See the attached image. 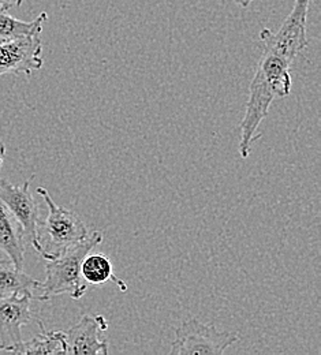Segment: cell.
I'll return each mask as SVG.
<instances>
[{"label": "cell", "instance_id": "1", "mask_svg": "<svg viewBox=\"0 0 321 355\" xmlns=\"http://www.w3.org/2000/svg\"><path fill=\"white\" fill-rule=\"evenodd\" d=\"M309 4L311 0H294L293 10L276 33L270 29H263L260 33L264 51L249 87V100L241 122L239 155L242 159L249 157L253 142L260 137L257 130L274 100L286 97L291 92L290 67L308 45Z\"/></svg>", "mask_w": 321, "mask_h": 355}, {"label": "cell", "instance_id": "7", "mask_svg": "<svg viewBox=\"0 0 321 355\" xmlns=\"http://www.w3.org/2000/svg\"><path fill=\"white\" fill-rule=\"evenodd\" d=\"M35 295H10L0 298V345L3 352L8 353L10 349L22 340L21 328L29 325L36 314L32 309Z\"/></svg>", "mask_w": 321, "mask_h": 355}, {"label": "cell", "instance_id": "10", "mask_svg": "<svg viewBox=\"0 0 321 355\" xmlns=\"http://www.w3.org/2000/svg\"><path fill=\"white\" fill-rule=\"evenodd\" d=\"M40 286L42 282L26 275L24 269L17 268L10 259L0 260V298L14 294L33 295Z\"/></svg>", "mask_w": 321, "mask_h": 355}, {"label": "cell", "instance_id": "5", "mask_svg": "<svg viewBox=\"0 0 321 355\" xmlns=\"http://www.w3.org/2000/svg\"><path fill=\"white\" fill-rule=\"evenodd\" d=\"M33 178L26 179L21 186H15L6 179H0V201L19 223L25 242H29L36 250L40 208L31 191V182Z\"/></svg>", "mask_w": 321, "mask_h": 355}, {"label": "cell", "instance_id": "11", "mask_svg": "<svg viewBox=\"0 0 321 355\" xmlns=\"http://www.w3.org/2000/svg\"><path fill=\"white\" fill-rule=\"evenodd\" d=\"M42 334L28 342H19L12 346L8 353L12 354L37 355V354H66V340L64 332L53 331L46 332L43 322L39 324Z\"/></svg>", "mask_w": 321, "mask_h": 355}, {"label": "cell", "instance_id": "15", "mask_svg": "<svg viewBox=\"0 0 321 355\" xmlns=\"http://www.w3.org/2000/svg\"><path fill=\"white\" fill-rule=\"evenodd\" d=\"M4 156H6V146L3 144V141L0 139V173H1V167H3V162H4Z\"/></svg>", "mask_w": 321, "mask_h": 355}, {"label": "cell", "instance_id": "14", "mask_svg": "<svg viewBox=\"0 0 321 355\" xmlns=\"http://www.w3.org/2000/svg\"><path fill=\"white\" fill-rule=\"evenodd\" d=\"M24 0H0V12H6L14 7L22 4Z\"/></svg>", "mask_w": 321, "mask_h": 355}, {"label": "cell", "instance_id": "13", "mask_svg": "<svg viewBox=\"0 0 321 355\" xmlns=\"http://www.w3.org/2000/svg\"><path fill=\"white\" fill-rule=\"evenodd\" d=\"M46 21V12H42L36 19L31 22H25L11 15H7L6 12H0V43H6L25 36L42 35Z\"/></svg>", "mask_w": 321, "mask_h": 355}, {"label": "cell", "instance_id": "4", "mask_svg": "<svg viewBox=\"0 0 321 355\" xmlns=\"http://www.w3.org/2000/svg\"><path fill=\"white\" fill-rule=\"evenodd\" d=\"M235 342H238L236 334L220 332L214 324L208 325L190 317L177 328L170 354L220 355Z\"/></svg>", "mask_w": 321, "mask_h": 355}, {"label": "cell", "instance_id": "2", "mask_svg": "<svg viewBox=\"0 0 321 355\" xmlns=\"http://www.w3.org/2000/svg\"><path fill=\"white\" fill-rule=\"evenodd\" d=\"M103 232L94 231L60 257L48 260L46 280L39 288L42 294L36 298L39 301H49L56 295L69 294L74 301L81 300L88 290V283L84 282L81 275V264L93 249L103 242Z\"/></svg>", "mask_w": 321, "mask_h": 355}, {"label": "cell", "instance_id": "16", "mask_svg": "<svg viewBox=\"0 0 321 355\" xmlns=\"http://www.w3.org/2000/svg\"><path fill=\"white\" fill-rule=\"evenodd\" d=\"M238 6H241V7H249L250 6V3L252 1H254V0H234Z\"/></svg>", "mask_w": 321, "mask_h": 355}, {"label": "cell", "instance_id": "17", "mask_svg": "<svg viewBox=\"0 0 321 355\" xmlns=\"http://www.w3.org/2000/svg\"><path fill=\"white\" fill-rule=\"evenodd\" d=\"M0 352H3V346L1 345H0Z\"/></svg>", "mask_w": 321, "mask_h": 355}, {"label": "cell", "instance_id": "3", "mask_svg": "<svg viewBox=\"0 0 321 355\" xmlns=\"http://www.w3.org/2000/svg\"><path fill=\"white\" fill-rule=\"evenodd\" d=\"M37 193L46 201L48 215L37 227L36 252L46 260H53L84 241L89 231L74 212L56 205L44 187H37Z\"/></svg>", "mask_w": 321, "mask_h": 355}, {"label": "cell", "instance_id": "12", "mask_svg": "<svg viewBox=\"0 0 321 355\" xmlns=\"http://www.w3.org/2000/svg\"><path fill=\"white\" fill-rule=\"evenodd\" d=\"M81 275L87 283L103 284L107 282H114L121 291H128L126 283L114 273L110 259L104 254H88L81 264Z\"/></svg>", "mask_w": 321, "mask_h": 355}, {"label": "cell", "instance_id": "8", "mask_svg": "<svg viewBox=\"0 0 321 355\" xmlns=\"http://www.w3.org/2000/svg\"><path fill=\"white\" fill-rule=\"evenodd\" d=\"M107 329L108 322L103 315L85 314L64 332L66 354H108V340L104 338Z\"/></svg>", "mask_w": 321, "mask_h": 355}, {"label": "cell", "instance_id": "6", "mask_svg": "<svg viewBox=\"0 0 321 355\" xmlns=\"http://www.w3.org/2000/svg\"><path fill=\"white\" fill-rule=\"evenodd\" d=\"M43 43L40 35L25 36L0 43V77L6 74L31 76L43 67Z\"/></svg>", "mask_w": 321, "mask_h": 355}, {"label": "cell", "instance_id": "9", "mask_svg": "<svg viewBox=\"0 0 321 355\" xmlns=\"http://www.w3.org/2000/svg\"><path fill=\"white\" fill-rule=\"evenodd\" d=\"M0 252H3L19 269L25 261V238L22 228L0 201Z\"/></svg>", "mask_w": 321, "mask_h": 355}]
</instances>
